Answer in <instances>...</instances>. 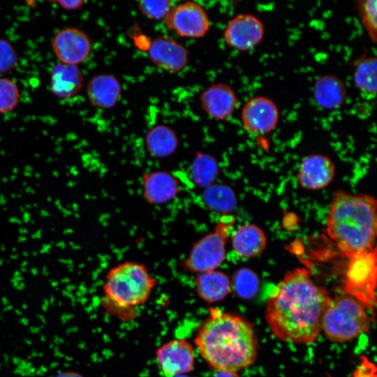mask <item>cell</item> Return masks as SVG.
Instances as JSON below:
<instances>
[{
    "label": "cell",
    "mask_w": 377,
    "mask_h": 377,
    "mask_svg": "<svg viewBox=\"0 0 377 377\" xmlns=\"http://www.w3.org/2000/svg\"><path fill=\"white\" fill-rule=\"evenodd\" d=\"M277 105L264 96H253L244 103L241 110V121L244 128L256 135H266L272 132L279 121Z\"/></svg>",
    "instance_id": "obj_10"
},
{
    "label": "cell",
    "mask_w": 377,
    "mask_h": 377,
    "mask_svg": "<svg viewBox=\"0 0 377 377\" xmlns=\"http://www.w3.org/2000/svg\"><path fill=\"white\" fill-rule=\"evenodd\" d=\"M176 133L169 126L156 125L150 128L145 136L147 151L157 158L167 157L172 154L178 147Z\"/></svg>",
    "instance_id": "obj_22"
},
{
    "label": "cell",
    "mask_w": 377,
    "mask_h": 377,
    "mask_svg": "<svg viewBox=\"0 0 377 377\" xmlns=\"http://www.w3.org/2000/svg\"><path fill=\"white\" fill-rule=\"evenodd\" d=\"M194 343L201 357L215 371L237 372L252 365L258 354L251 325L218 308H210L200 323Z\"/></svg>",
    "instance_id": "obj_2"
},
{
    "label": "cell",
    "mask_w": 377,
    "mask_h": 377,
    "mask_svg": "<svg viewBox=\"0 0 377 377\" xmlns=\"http://www.w3.org/2000/svg\"><path fill=\"white\" fill-rule=\"evenodd\" d=\"M20 99V92L17 83L8 77H0V114L14 110Z\"/></svg>",
    "instance_id": "obj_25"
},
{
    "label": "cell",
    "mask_w": 377,
    "mask_h": 377,
    "mask_svg": "<svg viewBox=\"0 0 377 377\" xmlns=\"http://www.w3.org/2000/svg\"><path fill=\"white\" fill-rule=\"evenodd\" d=\"M58 5L60 8L66 10H76L81 8L85 3L82 0H71V1H52Z\"/></svg>",
    "instance_id": "obj_32"
},
{
    "label": "cell",
    "mask_w": 377,
    "mask_h": 377,
    "mask_svg": "<svg viewBox=\"0 0 377 377\" xmlns=\"http://www.w3.org/2000/svg\"><path fill=\"white\" fill-rule=\"evenodd\" d=\"M194 287L198 297L207 303L223 300L232 290L228 276L217 269L196 274Z\"/></svg>",
    "instance_id": "obj_20"
},
{
    "label": "cell",
    "mask_w": 377,
    "mask_h": 377,
    "mask_svg": "<svg viewBox=\"0 0 377 377\" xmlns=\"http://www.w3.org/2000/svg\"><path fill=\"white\" fill-rule=\"evenodd\" d=\"M172 6V1L168 0L138 2L140 12L146 17L156 20L164 19Z\"/></svg>",
    "instance_id": "obj_27"
},
{
    "label": "cell",
    "mask_w": 377,
    "mask_h": 377,
    "mask_svg": "<svg viewBox=\"0 0 377 377\" xmlns=\"http://www.w3.org/2000/svg\"><path fill=\"white\" fill-rule=\"evenodd\" d=\"M332 297L317 285L309 272H288L267 300L265 320L272 334L281 341L306 344L321 332L324 313Z\"/></svg>",
    "instance_id": "obj_1"
},
{
    "label": "cell",
    "mask_w": 377,
    "mask_h": 377,
    "mask_svg": "<svg viewBox=\"0 0 377 377\" xmlns=\"http://www.w3.org/2000/svg\"><path fill=\"white\" fill-rule=\"evenodd\" d=\"M87 95L93 106L100 109H110L119 101L121 85L119 80L112 74H98L89 80Z\"/></svg>",
    "instance_id": "obj_16"
},
{
    "label": "cell",
    "mask_w": 377,
    "mask_h": 377,
    "mask_svg": "<svg viewBox=\"0 0 377 377\" xmlns=\"http://www.w3.org/2000/svg\"><path fill=\"white\" fill-rule=\"evenodd\" d=\"M259 279L256 274L248 268H241L233 275L231 280L232 290L242 298H251L259 288Z\"/></svg>",
    "instance_id": "obj_24"
},
{
    "label": "cell",
    "mask_w": 377,
    "mask_h": 377,
    "mask_svg": "<svg viewBox=\"0 0 377 377\" xmlns=\"http://www.w3.org/2000/svg\"><path fill=\"white\" fill-rule=\"evenodd\" d=\"M179 191L176 179L169 172L156 171L144 176L142 194L146 200L154 205L173 199Z\"/></svg>",
    "instance_id": "obj_19"
},
{
    "label": "cell",
    "mask_w": 377,
    "mask_h": 377,
    "mask_svg": "<svg viewBox=\"0 0 377 377\" xmlns=\"http://www.w3.org/2000/svg\"><path fill=\"white\" fill-rule=\"evenodd\" d=\"M370 324L366 308L346 295L332 298L323 317L321 331L331 341L343 343L367 331Z\"/></svg>",
    "instance_id": "obj_5"
},
{
    "label": "cell",
    "mask_w": 377,
    "mask_h": 377,
    "mask_svg": "<svg viewBox=\"0 0 377 377\" xmlns=\"http://www.w3.org/2000/svg\"><path fill=\"white\" fill-rule=\"evenodd\" d=\"M157 280L142 263L124 261L111 267L103 286L104 304L116 311H131L145 304Z\"/></svg>",
    "instance_id": "obj_4"
},
{
    "label": "cell",
    "mask_w": 377,
    "mask_h": 377,
    "mask_svg": "<svg viewBox=\"0 0 377 377\" xmlns=\"http://www.w3.org/2000/svg\"><path fill=\"white\" fill-rule=\"evenodd\" d=\"M163 20L169 30L184 38L203 37L210 28L206 10L194 1H186L172 6Z\"/></svg>",
    "instance_id": "obj_8"
},
{
    "label": "cell",
    "mask_w": 377,
    "mask_h": 377,
    "mask_svg": "<svg viewBox=\"0 0 377 377\" xmlns=\"http://www.w3.org/2000/svg\"><path fill=\"white\" fill-rule=\"evenodd\" d=\"M203 111L211 118L223 121L229 119L238 106L234 89L225 83H215L205 89L200 96Z\"/></svg>",
    "instance_id": "obj_14"
},
{
    "label": "cell",
    "mask_w": 377,
    "mask_h": 377,
    "mask_svg": "<svg viewBox=\"0 0 377 377\" xmlns=\"http://www.w3.org/2000/svg\"><path fill=\"white\" fill-rule=\"evenodd\" d=\"M18 63V55L13 45L0 38V73L10 72Z\"/></svg>",
    "instance_id": "obj_29"
},
{
    "label": "cell",
    "mask_w": 377,
    "mask_h": 377,
    "mask_svg": "<svg viewBox=\"0 0 377 377\" xmlns=\"http://www.w3.org/2000/svg\"><path fill=\"white\" fill-rule=\"evenodd\" d=\"M83 85V73L77 66L59 62L52 67L50 87L55 96L71 98L78 94Z\"/></svg>",
    "instance_id": "obj_17"
},
{
    "label": "cell",
    "mask_w": 377,
    "mask_h": 377,
    "mask_svg": "<svg viewBox=\"0 0 377 377\" xmlns=\"http://www.w3.org/2000/svg\"><path fill=\"white\" fill-rule=\"evenodd\" d=\"M147 54L153 64L169 73L182 71L188 62L187 49L168 36L154 38L149 44Z\"/></svg>",
    "instance_id": "obj_13"
},
{
    "label": "cell",
    "mask_w": 377,
    "mask_h": 377,
    "mask_svg": "<svg viewBox=\"0 0 377 377\" xmlns=\"http://www.w3.org/2000/svg\"><path fill=\"white\" fill-rule=\"evenodd\" d=\"M355 87L367 98H373L377 90V59L368 56L355 63L353 71Z\"/></svg>",
    "instance_id": "obj_23"
},
{
    "label": "cell",
    "mask_w": 377,
    "mask_h": 377,
    "mask_svg": "<svg viewBox=\"0 0 377 377\" xmlns=\"http://www.w3.org/2000/svg\"><path fill=\"white\" fill-rule=\"evenodd\" d=\"M235 220L232 215L222 216L212 231L194 243L182 261L183 269L196 274L217 269L226 260V242Z\"/></svg>",
    "instance_id": "obj_6"
},
{
    "label": "cell",
    "mask_w": 377,
    "mask_h": 377,
    "mask_svg": "<svg viewBox=\"0 0 377 377\" xmlns=\"http://www.w3.org/2000/svg\"><path fill=\"white\" fill-rule=\"evenodd\" d=\"M376 286V248L350 258L343 293L374 313Z\"/></svg>",
    "instance_id": "obj_7"
},
{
    "label": "cell",
    "mask_w": 377,
    "mask_h": 377,
    "mask_svg": "<svg viewBox=\"0 0 377 377\" xmlns=\"http://www.w3.org/2000/svg\"><path fill=\"white\" fill-rule=\"evenodd\" d=\"M313 97L316 105L323 110L338 109L347 97L346 85L334 75H323L313 84Z\"/></svg>",
    "instance_id": "obj_18"
},
{
    "label": "cell",
    "mask_w": 377,
    "mask_h": 377,
    "mask_svg": "<svg viewBox=\"0 0 377 377\" xmlns=\"http://www.w3.org/2000/svg\"><path fill=\"white\" fill-rule=\"evenodd\" d=\"M213 377H241L237 372L230 371H216Z\"/></svg>",
    "instance_id": "obj_33"
},
{
    "label": "cell",
    "mask_w": 377,
    "mask_h": 377,
    "mask_svg": "<svg viewBox=\"0 0 377 377\" xmlns=\"http://www.w3.org/2000/svg\"><path fill=\"white\" fill-rule=\"evenodd\" d=\"M352 377H376V367L367 357H363Z\"/></svg>",
    "instance_id": "obj_31"
},
{
    "label": "cell",
    "mask_w": 377,
    "mask_h": 377,
    "mask_svg": "<svg viewBox=\"0 0 377 377\" xmlns=\"http://www.w3.org/2000/svg\"><path fill=\"white\" fill-rule=\"evenodd\" d=\"M358 10L362 24L370 39L376 42L377 39V6L376 0H360L358 1Z\"/></svg>",
    "instance_id": "obj_26"
},
{
    "label": "cell",
    "mask_w": 377,
    "mask_h": 377,
    "mask_svg": "<svg viewBox=\"0 0 377 377\" xmlns=\"http://www.w3.org/2000/svg\"><path fill=\"white\" fill-rule=\"evenodd\" d=\"M265 27L257 16L244 13L235 16L227 24L223 38L227 45L238 51H249L263 39Z\"/></svg>",
    "instance_id": "obj_11"
},
{
    "label": "cell",
    "mask_w": 377,
    "mask_h": 377,
    "mask_svg": "<svg viewBox=\"0 0 377 377\" xmlns=\"http://www.w3.org/2000/svg\"><path fill=\"white\" fill-rule=\"evenodd\" d=\"M52 49L60 63L77 66L89 57L92 44L83 31L76 27H66L54 36Z\"/></svg>",
    "instance_id": "obj_12"
},
{
    "label": "cell",
    "mask_w": 377,
    "mask_h": 377,
    "mask_svg": "<svg viewBox=\"0 0 377 377\" xmlns=\"http://www.w3.org/2000/svg\"><path fill=\"white\" fill-rule=\"evenodd\" d=\"M234 251L241 258H251L260 255L265 249L266 236L261 228L252 223L239 226L231 237Z\"/></svg>",
    "instance_id": "obj_21"
},
{
    "label": "cell",
    "mask_w": 377,
    "mask_h": 377,
    "mask_svg": "<svg viewBox=\"0 0 377 377\" xmlns=\"http://www.w3.org/2000/svg\"><path fill=\"white\" fill-rule=\"evenodd\" d=\"M193 172L195 173L200 182H208L217 172V165L215 160L211 156L205 154H198L193 163Z\"/></svg>",
    "instance_id": "obj_28"
},
{
    "label": "cell",
    "mask_w": 377,
    "mask_h": 377,
    "mask_svg": "<svg viewBox=\"0 0 377 377\" xmlns=\"http://www.w3.org/2000/svg\"><path fill=\"white\" fill-rule=\"evenodd\" d=\"M214 199L216 201L209 205L214 206L213 207L217 209H221L220 200L224 210L226 211L230 209L233 203L235 202L233 200V195L232 194L231 191L226 188H221V186L216 188L214 186L210 191L207 192L206 200L207 201Z\"/></svg>",
    "instance_id": "obj_30"
},
{
    "label": "cell",
    "mask_w": 377,
    "mask_h": 377,
    "mask_svg": "<svg viewBox=\"0 0 377 377\" xmlns=\"http://www.w3.org/2000/svg\"><path fill=\"white\" fill-rule=\"evenodd\" d=\"M334 174L335 165L328 156L311 154L302 159L297 172V181L305 189L318 190L327 186Z\"/></svg>",
    "instance_id": "obj_15"
},
{
    "label": "cell",
    "mask_w": 377,
    "mask_h": 377,
    "mask_svg": "<svg viewBox=\"0 0 377 377\" xmlns=\"http://www.w3.org/2000/svg\"><path fill=\"white\" fill-rule=\"evenodd\" d=\"M156 360L165 377L181 376L194 369L195 350L187 339H174L156 349Z\"/></svg>",
    "instance_id": "obj_9"
},
{
    "label": "cell",
    "mask_w": 377,
    "mask_h": 377,
    "mask_svg": "<svg viewBox=\"0 0 377 377\" xmlns=\"http://www.w3.org/2000/svg\"><path fill=\"white\" fill-rule=\"evenodd\" d=\"M376 199L367 194H334L325 229L342 256L350 259L376 248Z\"/></svg>",
    "instance_id": "obj_3"
}]
</instances>
